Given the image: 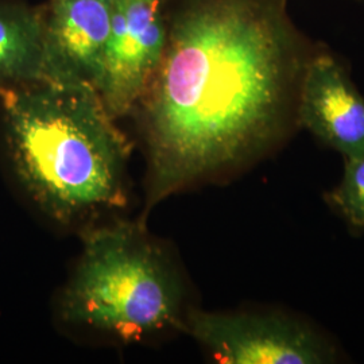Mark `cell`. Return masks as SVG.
I'll return each mask as SVG.
<instances>
[{"instance_id":"cell-1","label":"cell","mask_w":364,"mask_h":364,"mask_svg":"<svg viewBox=\"0 0 364 364\" xmlns=\"http://www.w3.org/2000/svg\"><path fill=\"white\" fill-rule=\"evenodd\" d=\"M308 58L287 0H191L144 95V215L257 154L282 130Z\"/></svg>"},{"instance_id":"cell-2","label":"cell","mask_w":364,"mask_h":364,"mask_svg":"<svg viewBox=\"0 0 364 364\" xmlns=\"http://www.w3.org/2000/svg\"><path fill=\"white\" fill-rule=\"evenodd\" d=\"M0 112L14 174L46 216L70 224L126 204L129 142L92 84L0 87Z\"/></svg>"},{"instance_id":"cell-3","label":"cell","mask_w":364,"mask_h":364,"mask_svg":"<svg viewBox=\"0 0 364 364\" xmlns=\"http://www.w3.org/2000/svg\"><path fill=\"white\" fill-rule=\"evenodd\" d=\"M182 304L178 274L141 221L84 235L81 257L58 308L68 324L138 341L185 326Z\"/></svg>"},{"instance_id":"cell-4","label":"cell","mask_w":364,"mask_h":364,"mask_svg":"<svg viewBox=\"0 0 364 364\" xmlns=\"http://www.w3.org/2000/svg\"><path fill=\"white\" fill-rule=\"evenodd\" d=\"M220 363L317 364L333 353L312 329L275 314L193 311L185 326Z\"/></svg>"},{"instance_id":"cell-5","label":"cell","mask_w":364,"mask_h":364,"mask_svg":"<svg viewBox=\"0 0 364 364\" xmlns=\"http://www.w3.org/2000/svg\"><path fill=\"white\" fill-rule=\"evenodd\" d=\"M166 41L164 0H112L111 34L95 88L115 119L144 100Z\"/></svg>"},{"instance_id":"cell-6","label":"cell","mask_w":364,"mask_h":364,"mask_svg":"<svg viewBox=\"0 0 364 364\" xmlns=\"http://www.w3.org/2000/svg\"><path fill=\"white\" fill-rule=\"evenodd\" d=\"M299 123L346 161L364 156V97L329 54L308 58L299 88Z\"/></svg>"},{"instance_id":"cell-7","label":"cell","mask_w":364,"mask_h":364,"mask_svg":"<svg viewBox=\"0 0 364 364\" xmlns=\"http://www.w3.org/2000/svg\"><path fill=\"white\" fill-rule=\"evenodd\" d=\"M46 43L55 77H77L96 87L111 34L112 0H52Z\"/></svg>"},{"instance_id":"cell-8","label":"cell","mask_w":364,"mask_h":364,"mask_svg":"<svg viewBox=\"0 0 364 364\" xmlns=\"http://www.w3.org/2000/svg\"><path fill=\"white\" fill-rule=\"evenodd\" d=\"M46 78L57 77L48 53L45 11L0 0V87Z\"/></svg>"},{"instance_id":"cell-9","label":"cell","mask_w":364,"mask_h":364,"mask_svg":"<svg viewBox=\"0 0 364 364\" xmlns=\"http://www.w3.org/2000/svg\"><path fill=\"white\" fill-rule=\"evenodd\" d=\"M328 200L352 227L364 228V156L346 161L343 180Z\"/></svg>"}]
</instances>
